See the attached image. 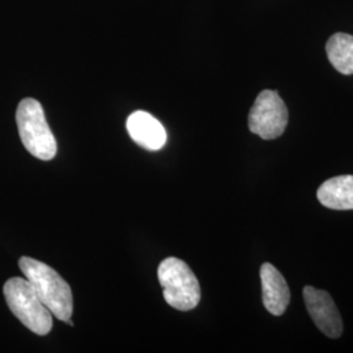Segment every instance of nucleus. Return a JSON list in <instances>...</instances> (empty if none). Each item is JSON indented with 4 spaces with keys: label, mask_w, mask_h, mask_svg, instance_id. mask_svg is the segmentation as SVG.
<instances>
[{
    "label": "nucleus",
    "mask_w": 353,
    "mask_h": 353,
    "mask_svg": "<svg viewBox=\"0 0 353 353\" xmlns=\"http://www.w3.org/2000/svg\"><path fill=\"white\" fill-rule=\"evenodd\" d=\"M19 265L51 314L59 321L68 322L74 312V297L68 283L50 265L37 259L23 256Z\"/></svg>",
    "instance_id": "obj_1"
},
{
    "label": "nucleus",
    "mask_w": 353,
    "mask_h": 353,
    "mask_svg": "<svg viewBox=\"0 0 353 353\" xmlns=\"http://www.w3.org/2000/svg\"><path fill=\"white\" fill-rule=\"evenodd\" d=\"M19 135L26 151L42 161L52 160L57 154V140L48 125L42 105L34 99H24L16 112Z\"/></svg>",
    "instance_id": "obj_2"
},
{
    "label": "nucleus",
    "mask_w": 353,
    "mask_h": 353,
    "mask_svg": "<svg viewBox=\"0 0 353 353\" xmlns=\"http://www.w3.org/2000/svg\"><path fill=\"white\" fill-rule=\"evenodd\" d=\"M3 292L11 312L26 327L41 336L50 332L52 314L29 280L11 278L4 284Z\"/></svg>",
    "instance_id": "obj_3"
},
{
    "label": "nucleus",
    "mask_w": 353,
    "mask_h": 353,
    "mask_svg": "<svg viewBox=\"0 0 353 353\" xmlns=\"http://www.w3.org/2000/svg\"><path fill=\"white\" fill-rule=\"evenodd\" d=\"M159 280L164 290V299L172 307L189 312L201 301V285L194 272L183 261L170 256L159 265Z\"/></svg>",
    "instance_id": "obj_4"
},
{
    "label": "nucleus",
    "mask_w": 353,
    "mask_h": 353,
    "mask_svg": "<svg viewBox=\"0 0 353 353\" xmlns=\"http://www.w3.org/2000/svg\"><path fill=\"white\" fill-rule=\"evenodd\" d=\"M249 130L263 140L283 135L288 125V109L276 90H262L249 113Z\"/></svg>",
    "instance_id": "obj_5"
},
{
    "label": "nucleus",
    "mask_w": 353,
    "mask_h": 353,
    "mask_svg": "<svg viewBox=\"0 0 353 353\" xmlns=\"http://www.w3.org/2000/svg\"><path fill=\"white\" fill-rule=\"evenodd\" d=\"M303 300L316 327L328 338H339L343 334V321L336 305L327 292L310 285L305 287Z\"/></svg>",
    "instance_id": "obj_6"
},
{
    "label": "nucleus",
    "mask_w": 353,
    "mask_h": 353,
    "mask_svg": "<svg viewBox=\"0 0 353 353\" xmlns=\"http://www.w3.org/2000/svg\"><path fill=\"white\" fill-rule=\"evenodd\" d=\"M126 127L131 139L147 151H159L166 143L164 126L147 112H134L127 118Z\"/></svg>",
    "instance_id": "obj_7"
},
{
    "label": "nucleus",
    "mask_w": 353,
    "mask_h": 353,
    "mask_svg": "<svg viewBox=\"0 0 353 353\" xmlns=\"http://www.w3.org/2000/svg\"><path fill=\"white\" fill-rule=\"evenodd\" d=\"M262 294L267 312L272 316H283L290 303V290L284 276L271 265L261 267Z\"/></svg>",
    "instance_id": "obj_8"
},
{
    "label": "nucleus",
    "mask_w": 353,
    "mask_h": 353,
    "mask_svg": "<svg viewBox=\"0 0 353 353\" xmlns=\"http://www.w3.org/2000/svg\"><path fill=\"white\" fill-rule=\"evenodd\" d=\"M316 198L330 210H353V176L330 178L319 186Z\"/></svg>",
    "instance_id": "obj_9"
},
{
    "label": "nucleus",
    "mask_w": 353,
    "mask_h": 353,
    "mask_svg": "<svg viewBox=\"0 0 353 353\" xmlns=\"http://www.w3.org/2000/svg\"><path fill=\"white\" fill-rule=\"evenodd\" d=\"M328 61L343 75L353 74V36L336 33L326 45Z\"/></svg>",
    "instance_id": "obj_10"
}]
</instances>
